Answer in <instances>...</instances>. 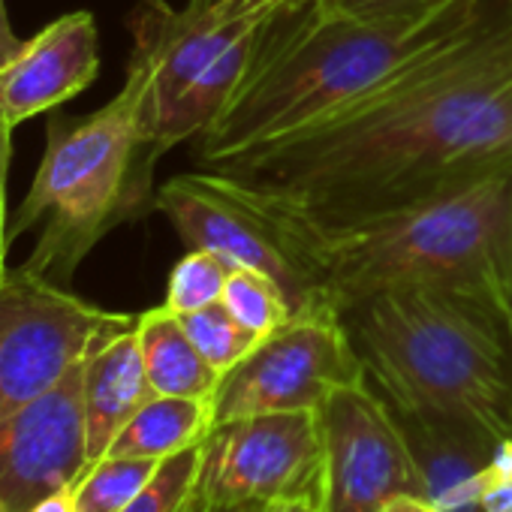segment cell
Masks as SVG:
<instances>
[{"label":"cell","instance_id":"cell-1","mask_svg":"<svg viewBox=\"0 0 512 512\" xmlns=\"http://www.w3.org/2000/svg\"><path fill=\"white\" fill-rule=\"evenodd\" d=\"M205 169L314 223L512 169V0L353 112Z\"/></svg>","mask_w":512,"mask_h":512},{"label":"cell","instance_id":"cell-2","mask_svg":"<svg viewBox=\"0 0 512 512\" xmlns=\"http://www.w3.org/2000/svg\"><path fill=\"white\" fill-rule=\"evenodd\" d=\"M497 0H392L323 10L290 0L269 25L241 88L196 136V169L335 121L476 31Z\"/></svg>","mask_w":512,"mask_h":512},{"label":"cell","instance_id":"cell-3","mask_svg":"<svg viewBox=\"0 0 512 512\" xmlns=\"http://www.w3.org/2000/svg\"><path fill=\"white\" fill-rule=\"evenodd\" d=\"M269 211L284 223L323 299L338 311L398 287H446L506 311L512 290V169L467 178L344 223Z\"/></svg>","mask_w":512,"mask_h":512},{"label":"cell","instance_id":"cell-4","mask_svg":"<svg viewBox=\"0 0 512 512\" xmlns=\"http://www.w3.org/2000/svg\"><path fill=\"white\" fill-rule=\"evenodd\" d=\"M365 380L395 410L512 440L506 311L446 287H398L341 308Z\"/></svg>","mask_w":512,"mask_h":512},{"label":"cell","instance_id":"cell-5","mask_svg":"<svg viewBox=\"0 0 512 512\" xmlns=\"http://www.w3.org/2000/svg\"><path fill=\"white\" fill-rule=\"evenodd\" d=\"M142 76L127 67L124 88L85 118H55L34 184L10 238L40 226L25 275L67 287L91 247L148 193L151 157L142 133Z\"/></svg>","mask_w":512,"mask_h":512},{"label":"cell","instance_id":"cell-6","mask_svg":"<svg viewBox=\"0 0 512 512\" xmlns=\"http://www.w3.org/2000/svg\"><path fill=\"white\" fill-rule=\"evenodd\" d=\"M290 0H226L172 10L142 0L130 16V67L142 76V133L151 163L196 139L241 88L275 16Z\"/></svg>","mask_w":512,"mask_h":512},{"label":"cell","instance_id":"cell-7","mask_svg":"<svg viewBox=\"0 0 512 512\" xmlns=\"http://www.w3.org/2000/svg\"><path fill=\"white\" fill-rule=\"evenodd\" d=\"M136 326L22 269L0 287V419L55 389L100 344Z\"/></svg>","mask_w":512,"mask_h":512},{"label":"cell","instance_id":"cell-8","mask_svg":"<svg viewBox=\"0 0 512 512\" xmlns=\"http://www.w3.org/2000/svg\"><path fill=\"white\" fill-rule=\"evenodd\" d=\"M365 383L362 359L335 305L293 314L266 335L214 392V428L241 416L320 410L341 389Z\"/></svg>","mask_w":512,"mask_h":512},{"label":"cell","instance_id":"cell-9","mask_svg":"<svg viewBox=\"0 0 512 512\" xmlns=\"http://www.w3.org/2000/svg\"><path fill=\"white\" fill-rule=\"evenodd\" d=\"M154 205L190 247L214 250L235 266L272 275L284 287L293 314L332 305L323 299L284 223L223 175L196 169L169 178L157 190Z\"/></svg>","mask_w":512,"mask_h":512},{"label":"cell","instance_id":"cell-10","mask_svg":"<svg viewBox=\"0 0 512 512\" xmlns=\"http://www.w3.org/2000/svg\"><path fill=\"white\" fill-rule=\"evenodd\" d=\"M323 512H380L398 494L425 497L419 461L395 410L371 389H335L320 407Z\"/></svg>","mask_w":512,"mask_h":512},{"label":"cell","instance_id":"cell-11","mask_svg":"<svg viewBox=\"0 0 512 512\" xmlns=\"http://www.w3.org/2000/svg\"><path fill=\"white\" fill-rule=\"evenodd\" d=\"M320 464V410L241 416L208 434L199 500L238 506L311 491Z\"/></svg>","mask_w":512,"mask_h":512},{"label":"cell","instance_id":"cell-12","mask_svg":"<svg viewBox=\"0 0 512 512\" xmlns=\"http://www.w3.org/2000/svg\"><path fill=\"white\" fill-rule=\"evenodd\" d=\"M85 362L55 389L0 419V512H31L88 470Z\"/></svg>","mask_w":512,"mask_h":512},{"label":"cell","instance_id":"cell-13","mask_svg":"<svg viewBox=\"0 0 512 512\" xmlns=\"http://www.w3.org/2000/svg\"><path fill=\"white\" fill-rule=\"evenodd\" d=\"M100 73V40L91 13H67L0 67V124L16 130L28 118L82 94Z\"/></svg>","mask_w":512,"mask_h":512},{"label":"cell","instance_id":"cell-14","mask_svg":"<svg viewBox=\"0 0 512 512\" xmlns=\"http://www.w3.org/2000/svg\"><path fill=\"white\" fill-rule=\"evenodd\" d=\"M425 479V497L437 512H485L479 503V470L497 443L479 431L395 413Z\"/></svg>","mask_w":512,"mask_h":512},{"label":"cell","instance_id":"cell-15","mask_svg":"<svg viewBox=\"0 0 512 512\" xmlns=\"http://www.w3.org/2000/svg\"><path fill=\"white\" fill-rule=\"evenodd\" d=\"M85 428H88V467L106 458L112 440L136 416V410L154 398L145 374L136 326L109 338L85 359L82 377Z\"/></svg>","mask_w":512,"mask_h":512},{"label":"cell","instance_id":"cell-16","mask_svg":"<svg viewBox=\"0 0 512 512\" xmlns=\"http://www.w3.org/2000/svg\"><path fill=\"white\" fill-rule=\"evenodd\" d=\"M136 335L154 395L214 401L220 374L196 350L178 314H172L166 305L151 308L136 317Z\"/></svg>","mask_w":512,"mask_h":512},{"label":"cell","instance_id":"cell-17","mask_svg":"<svg viewBox=\"0 0 512 512\" xmlns=\"http://www.w3.org/2000/svg\"><path fill=\"white\" fill-rule=\"evenodd\" d=\"M214 431V401L154 395L121 428L106 455L163 461L190 446H199Z\"/></svg>","mask_w":512,"mask_h":512},{"label":"cell","instance_id":"cell-18","mask_svg":"<svg viewBox=\"0 0 512 512\" xmlns=\"http://www.w3.org/2000/svg\"><path fill=\"white\" fill-rule=\"evenodd\" d=\"M160 461L106 455L73 485L76 512H121L157 473Z\"/></svg>","mask_w":512,"mask_h":512},{"label":"cell","instance_id":"cell-19","mask_svg":"<svg viewBox=\"0 0 512 512\" xmlns=\"http://www.w3.org/2000/svg\"><path fill=\"white\" fill-rule=\"evenodd\" d=\"M220 302L244 329H250L260 338L272 335L293 317V305H290L284 287L260 269L238 266L229 275Z\"/></svg>","mask_w":512,"mask_h":512},{"label":"cell","instance_id":"cell-20","mask_svg":"<svg viewBox=\"0 0 512 512\" xmlns=\"http://www.w3.org/2000/svg\"><path fill=\"white\" fill-rule=\"evenodd\" d=\"M205 443L160 461L154 479L121 512H196Z\"/></svg>","mask_w":512,"mask_h":512},{"label":"cell","instance_id":"cell-21","mask_svg":"<svg viewBox=\"0 0 512 512\" xmlns=\"http://www.w3.org/2000/svg\"><path fill=\"white\" fill-rule=\"evenodd\" d=\"M235 269H238L235 263H229L226 256L214 250L190 247L169 272L163 305L172 314H190V311L208 308L223 299L226 281Z\"/></svg>","mask_w":512,"mask_h":512},{"label":"cell","instance_id":"cell-22","mask_svg":"<svg viewBox=\"0 0 512 512\" xmlns=\"http://www.w3.org/2000/svg\"><path fill=\"white\" fill-rule=\"evenodd\" d=\"M190 341L196 344V350L205 356V362L223 377L226 371H232L256 344L263 338L253 335L250 329H244L223 302H214L208 308L190 311V314H178Z\"/></svg>","mask_w":512,"mask_h":512},{"label":"cell","instance_id":"cell-23","mask_svg":"<svg viewBox=\"0 0 512 512\" xmlns=\"http://www.w3.org/2000/svg\"><path fill=\"white\" fill-rule=\"evenodd\" d=\"M10 160H13V130L7 124H0V287L7 284V175H10Z\"/></svg>","mask_w":512,"mask_h":512},{"label":"cell","instance_id":"cell-24","mask_svg":"<svg viewBox=\"0 0 512 512\" xmlns=\"http://www.w3.org/2000/svg\"><path fill=\"white\" fill-rule=\"evenodd\" d=\"M260 512H323V506H320V485L311 488V491H299V494H290V497L269 500V503H263Z\"/></svg>","mask_w":512,"mask_h":512},{"label":"cell","instance_id":"cell-25","mask_svg":"<svg viewBox=\"0 0 512 512\" xmlns=\"http://www.w3.org/2000/svg\"><path fill=\"white\" fill-rule=\"evenodd\" d=\"M19 49H22V43L16 40V34H13V28H10L7 0H0V67H4Z\"/></svg>","mask_w":512,"mask_h":512},{"label":"cell","instance_id":"cell-26","mask_svg":"<svg viewBox=\"0 0 512 512\" xmlns=\"http://www.w3.org/2000/svg\"><path fill=\"white\" fill-rule=\"evenodd\" d=\"M380 512H437L434 506H431V500L428 497H416V494H398V497H392Z\"/></svg>","mask_w":512,"mask_h":512},{"label":"cell","instance_id":"cell-27","mask_svg":"<svg viewBox=\"0 0 512 512\" xmlns=\"http://www.w3.org/2000/svg\"><path fill=\"white\" fill-rule=\"evenodd\" d=\"M31 512H76V500H73V488L55 491L46 500H40Z\"/></svg>","mask_w":512,"mask_h":512},{"label":"cell","instance_id":"cell-28","mask_svg":"<svg viewBox=\"0 0 512 512\" xmlns=\"http://www.w3.org/2000/svg\"><path fill=\"white\" fill-rule=\"evenodd\" d=\"M311 4L323 10H365L377 4H392V0H311Z\"/></svg>","mask_w":512,"mask_h":512},{"label":"cell","instance_id":"cell-29","mask_svg":"<svg viewBox=\"0 0 512 512\" xmlns=\"http://www.w3.org/2000/svg\"><path fill=\"white\" fill-rule=\"evenodd\" d=\"M263 503H238V506H223V503H205L199 500L196 512H260Z\"/></svg>","mask_w":512,"mask_h":512},{"label":"cell","instance_id":"cell-30","mask_svg":"<svg viewBox=\"0 0 512 512\" xmlns=\"http://www.w3.org/2000/svg\"><path fill=\"white\" fill-rule=\"evenodd\" d=\"M506 323H509V338H512V290H509V302H506Z\"/></svg>","mask_w":512,"mask_h":512},{"label":"cell","instance_id":"cell-31","mask_svg":"<svg viewBox=\"0 0 512 512\" xmlns=\"http://www.w3.org/2000/svg\"><path fill=\"white\" fill-rule=\"evenodd\" d=\"M193 7H214V4H226V0H190Z\"/></svg>","mask_w":512,"mask_h":512}]
</instances>
